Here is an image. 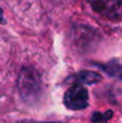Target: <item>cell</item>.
Wrapping results in <instances>:
<instances>
[{
	"label": "cell",
	"instance_id": "obj_5",
	"mask_svg": "<svg viewBox=\"0 0 122 123\" xmlns=\"http://www.w3.org/2000/svg\"><path fill=\"white\" fill-rule=\"evenodd\" d=\"M112 117V111L108 110L106 112H94L92 116V121L95 123H107L111 119Z\"/></svg>",
	"mask_w": 122,
	"mask_h": 123
},
{
	"label": "cell",
	"instance_id": "obj_2",
	"mask_svg": "<svg viewBox=\"0 0 122 123\" xmlns=\"http://www.w3.org/2000/svg\"><path fill=\"white\" fill-rule=\"evenodd\" d=\"M64 104L71 110H82L89 105L88 90L80 83H73L64 95Z\"/></svg>",
	"mask_w": 122,
	"mask_h": 123
},
{
	"label": "cell",
	"instance_id": "obj_6",
	"mask_svg": "<svg viewBox=\"0 0 122 123\" xmlns=\"http://www.w3.org/2000/svg\"><path fill=\"white\" fill-rule=\"evenodd\" d=\"M4 23V18H3V11L2 9L0 8V24H3Z\"/></svg>",
	"mask_w": 122,
	"mask_h": 123
},
{
	"label": "cell",
	"instance_id": "obj_4",
	"mask_svg": "<svg viewBox=\"0 0 122 123\" xmlns=\"http://www.w3.org/2000/svg\"><path fill=\"white\" fill-rule=\"evenodd\" d=\"M73 80H75L76 83H80V84H94L101 81L102 77L99 74L94 71H81L73 76Z\"/></svg>",
	"mask_w": 122,
	"mask_h": 123
},
{
	"label": "cell",
	"instance_id": "obj_3",
	"mask_svg": "<svg viewBox=\"0 0 122 123\" xmlns=\"http://www.w3.org/2000/svg\"><path fill=\"white\" fill-rule=\"evenodd\" d=\"M92 9L111 21L122 19V0H88Z\"/></svg>",
	"mask_w": 122,
	"mask_h": 123
},
{
	"label": "cell",
	"instance_id": "obj_1",
	"mask_svg": "<svg viewBox=\"0 0 122 123\" xmlns=\"http://www.w3.org/2000/svg\"><path fill=\"white\" fill-rule=\"evenodd\" d=\"M17 87L19 95L25 102H36L40 97V94L42 92V82L40 74L34 68H23L19 71L17 78Z\"/></svg>",
	"mask_w": 122,
	"mask_h": 123
}]
</instances>
